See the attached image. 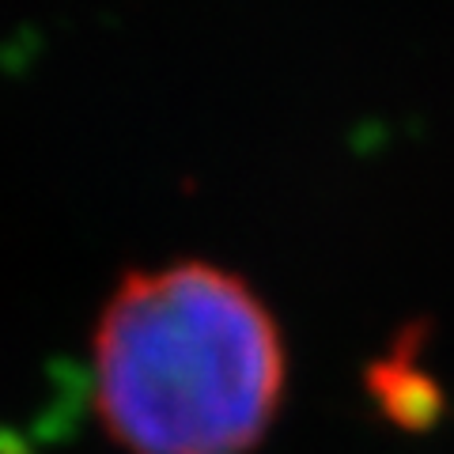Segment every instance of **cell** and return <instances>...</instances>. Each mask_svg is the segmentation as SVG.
Here are the masks:
<instances>
[{
    "mask_svg": "<svg viewBox=\"0 0 454 454\" xmlns=\"http://www.w3.org/2000/svg\"><path fill=\"white\" fill-rule=\"evenodd\" d=\"M288 348L247 277L208 258L133 265L91 330V405L125 454H254Z\"/></svg>",
    "mask_w": 454,
    "mask_h": 454,
    "instance_id": "6da1fadb",
    "label": "cell"
},
{
    "mask_svg": "<svg viewBox=\"0 0 454 454\" xmlns=\"http://www.w3.org/2000/svg\"><path fill=\"white\" fill-rule=\"evenodd\" d=\"M0 454H35V450L20 432H12V428L0 424Z\"/></svg>",
    "mask_w": 454,
    "mask_h": 454,
    "instance_id": "3957f363",
    "label": "cell"
},
{
    "mask_svg": "<svg viewBox=\"0 0 454 454\" xmlns=\"http://www.w3.org/2000/svg\"><path fill=\"white\" fill-rule=\"evenodd\" d=\"M424 325H405L390 340L387 356H379L367 367V394L375 397L382 417L397 428L424 432L443 417V390L424 367Z\"/></svg>",
    "mask_w": 454,
    "mask_h": 454,
    "instance_id": "7a4b0ae2",
    "label": "cell"
}]
</instances>
